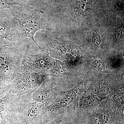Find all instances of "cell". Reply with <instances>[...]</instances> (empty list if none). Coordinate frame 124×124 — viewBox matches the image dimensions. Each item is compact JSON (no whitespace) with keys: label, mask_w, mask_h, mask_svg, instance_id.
<instances>
[{"label":"cell","mask_w":124,"mask_h":124,"mask_svg":"<svg viewBox=\"0 0 124 124\" xmlns=\"http://www.w3.org/2000/svg\"><path fill=\"white\" fill-rule=\"evenodd\" d=\"M23 95H13L9 90L4 97L0 98V124H15L16 112Z\"/></svg>","instance_id":"52a82bcc"},{"label":"cell","mask_w":124,"mask_h":124,"mask_svg":"<svg viewBox=\"0 0 124 124\" xmlns=\"http://www.w3.org/2000/svg\"><path fill=\"white\" fill-rule=\"evenodd\" d=\"M22 36L18 23L13 15L0 19V39L6 46L16 48L22 42Z\"/></svg>","instance_id":"8992f818"},{"label":"cell","mask_w":124,"mask_h":124,"mask_svg":"<svg viewBox=\"0 0 124 124\" xmlns=\"http://www.w3.org/2000/svg\"><path fill=\"white\" fill-rule=\"evenodd\" d=\"M32 95L23 96L16 112L15 124H41L48 121L45 112V106L33 101Z\"/></svg>","instance_id":"3957f363"},{"label":"cell","mask_w":124,"mask_h":124,"mask_svg":"<svg viewBox=\"0 0 124 124\" xmlns=\"http://www.w3.org/2000/svg\"><path fill=\"white\" fill-rule=\"evenodd\" d=\"M25 54L13 47L0 48V97L9 92L11 81L23 71L22 62Z\"/></svg>","instance_id":"6da1fadb"},{"label":"cell","mask_w":124,"mask_h":124,"mask_svg":"<svg viewBox=\"0 0 124 124\" xmlns=\"http://www.w3.org/2000/svg\"><path fill=\"white\" fill-rule=\"evenodd\" d=\"M22 4L21 3L16 2L13 0H0V9L9 8L16 5Z\"/></svg>","instance_id":"9c48e42d"},{"label":"cell","mask_w":124,"mask_h":124,"mask_svg":"<svg viewBox=\"0 0 124 124\" xmlns=\"http://www.w3.org/2000/svg\"><path fill=\"white\" fill-rule=\"evenodd\" d=\"M10 9L11 14L18 23L22 36L32 40L40 49L34 37L37 31L46 29L41 17L44 13L23 4L15 6Z\"/></svg>","instance_id":"7a4b0ae2"},{"label":"cell","mask_w":124,"mask_h":124,"mask_svg":"<svg viewBox=\"0 0 124 124\" xmlns=\"http://www.w3.org/2000/svg\"><path fill=\"white\" fill-rule=\"evenodd\" d=\"M23 71L47 74L54 73L57 70L55 62L46 54L36 55L29 54L24 55L22 62Z\"/></svg>","instance_id":"5b68a950"},{"label":"cell","mask_w":124,"mask_h":124,"mask_svg":"<svg viewBox=\"0 0 124 124\" xmlns=\"http://www.w3.org/2000/svg\"><path fill=\"white\" fill-rule=\"evenodd\" d=\"M48 77L47 74L23 71L18 73L10 83V91L16 96L32 94Z\"/></svg>","instance_id":"277c9868"},{"label":"cell","mask_w":124,"mask_h":124,"mask_svg":"<svg viewBox=\"0 0 124 124\" xmlns=\"http://www.w3.org/2000/svg\"><path fill=\"white\" fill-rule=\"evenodd\" d=\"M64 118L62 115H58L51 120L41 124H65Z\"/></svg>","instance_id":"30bf717a"},{"label":"cell","mask_w":124,"mask_h":124,"mask_svg":"<svg viewBox=\"0 0 124 124\" xmlns=\"http://www.w3.org/2000/svg\"><path fill=\"white\" fill-rule=\"evenodd\" d=\"M58 83L47 79L32 95L33 101L48 106L56 98L59 91Z\"/></svg>","instance_id":"ba28073f"}]
</instances>
